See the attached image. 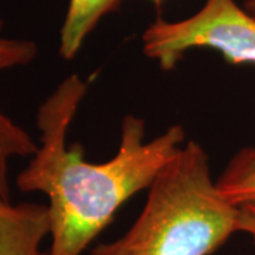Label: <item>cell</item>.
I'll return each instance as SVG.
<instances>
[{
    "label": "cell",
    "mask_w": 255,
    "mask_h": 255,
    "mask_svg": "<svg viewBox=\"0 0 255 255\" xmlns=\"http://www.w3.org/2000/svg\"><path fill=\"white\" fill-rule=\"evenodd\" d=\"M220 194L234 206L255 201V147H244L216 180Z\"/></svg>",
    "instance_id": "cell-6"
},
{
    "label": "cell",
    "mask_w": 255,
    "mask_h": 255,
    "mask_svg": "<svg viewBox=\"0 0 255 255\" xmlns=\"http://www.w3.org/2000/svg\"><path fill=\"white\" fill-rule=\"evenodd\" d=\"M85 92L87 84L71 74L38 107L40 145L16 177L20 191L48 199V255H81L124 203L152 186L186 139L184 128L172 125L145 142V121L127 115L118 153L108 162L91 163L81 143L67 142Z\"/></svg>",
    "instance_id": "cell-1"
},
{
    "label": "cell",
    "mask_w": 255,
    "mask_h": 255,
    "mask_svg": "<svg viewBox=\"0 0 255 255\" xmlns=\"http://www.w3.org/2000/svg\"><path fill=\"white\" fill-rule=\"evenodd\" d=\"M244 9L255 17V0H246L244 1Z\"/></svg>",
    "instance_id": "cell-10"
},
{
    "label": "cell",
    "mask_w": 255,
    "mask_h": 255,
    "mask_svg": "<svg viewBox=\"0 0 255 255\" xmlns=\"http://www.w3.org/2000/svg\"><path fill=\"white\" fill-rule=\"evenodd\" d=\"M50 237L47 204L0 199V255H48L41 244Z\"/></svg>",
    "instance_id": "cell-4"
},
{
    "label": "cell",
    "mask_w": 255,
    "mask_h": 255,
    "mask_svg": "<svg viewBox=\"0 0 255 255\" xmlns=\"http://www.w3.org/2000/svg\"><path fill=\"white\" fill-rule=\"evenodd\" d=\"M147 190L132 227L91 255H210L238 231L240 207L220 194L197 142L183 145Z\"/></svg>",
    "instance_id": "cell-2"
},
{
    "label": "cell",
    "mask_w": 255,
    "mask_h": 255,
    "mask_svg": "<svg viewBox=\"0 0 255 255\" xmlns=\"http://www.w3.org/2000/svg\"><path fill=\"white\" fill-rule=\"evenodd\" d=\"M119 1L121 0H70L60 30V55L65 60H73L101 18L117 9Z\"/></svg>",
    "instance_id": "cell-5"
},
{
    "label": "cell",
    "mask_w": 255,
    "mask_h": 255,
    "mask_svg": "<svg viewBox=\"0 0 255 255\" xmlns=\"http://www.w3.org/2000/svg\"><path fill=\"white\" fill-rule=\"evenodd\" d=\"M143 53L164 70H173L193 48L219 51L231 65H255V17L234 0H206L190 17H159L142 36Z\"/></svg>",
    "instance_id": "cell-3"
},
{
    "label": "cell",
    "mask_w": 255,
    "mask_h": 255,
    "mask_svg": "<svg viewBox=\"0 0 255 255\" xmlns=\"http://www.w3.org/2000/svg\"><path fill=\"white\" fill-rule=\"evenodd\" d=\"M38 149L23 127L0 108V199H9V163L14 157H31Z\"/></svg>",
    "instance_id": "cell-7"
},
{
    "label": "cell",
    "mask_w": 255,
    "mask_h": 255,
    "mask_svg": "<svg viewBox=\"0 0 255 255\" xmlns=\"http://www.w3.org/2000/svg\"><path fill=\"white\" fill-rule=\"evenodd\" d=\"M4 20L0 17V73L17 67H26L38 55V47L31 40L10 38L1 34Z\"/></svg>",
    "instance_id": "cell-8"
},
{
    "label": "cell",
    "mask_w": 255,
    "mask_h": 255,
    "mask_svg": "<svg viewBox=\"0 0 255 255\" xmlns=\"http://www.w3.org/2000/svg\"><path fill=\"white\" fill-rule=\"evenodd\" d=\"M150 1H153L156 6H160V4L163 3V0H150Z\"/></svg>",
    "instance_id": "cell-11"
},
{
    "label": "cell",
    "mask_w": 255,
    "mask_h": 255,
    "mask_svg": "<svg viewBox=\"0 0 255 255\" xmlns=\"http://www.w3.org/2000/svg\"><path fill=\"white\" fill-rule=\"evenodd\" d=\"M238 231L248 234L255 244V201L240 206Z\"/></svg>",
    "instance_id": "cell-9"
}]
</instances>
